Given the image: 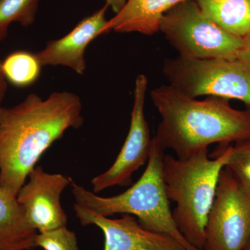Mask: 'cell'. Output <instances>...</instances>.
Segmentation results:
<instances>
[{"mask_svg": "<svg viewBox=\"0 0 250 250\" xmlns=\"http://www.w3.org/2000/svg\"><path fill=\"white\" fill-rule=\"evenodd\" d=\"M83 123L76 94L54 92L43 100L36 93L0 114V187L17 195L31 171L52 144Z\"/></svg>", "mask_w": 250, "mask_h": 250, "instance_id": "1", "label": "cell"}, {"mask_svg": "<svg viewBox=\"0 0 250 250\" xmlns=\"http://www.w3.org/2000/svg\"><path fill=\"white\" fill-rule=\"evenodd\" d=\"M161 116L155 138L164 150L170 149L185 159L210 145L228 146L250 137V109H236L229 100L186 96L169 85L151 91Z\"/></svg>", "mask_w": 250, "mask_h": 250, "instance_id": "2", "label": "cell"}, {"mask_svg": "<svg viewBox=\"0 0 250 250\" xmlns=\"http://www.w3.org/2000/svg\"><path fill=\"white\" fill-rule=\"evenodd\" d=\"M232 146H220L210 159L208 148L185 159L166 154L163 175L169 200L175 202L172 217L188 243L200 250L205 243L207 218L214 200L220 172Z\"/></svg>", "mask_w": 250, "mask_h": 250, "instance_id": "3", "label": "cell"}, {"mask_svg": "<svg viewBox=\"0 0 250 250\" xmlns=\"http://www.w3.org/2000/svg\"><path fill=\"white\" fill-rule=\"evenodd\" d=\"M164 155V149L153 138L142 176L126 191L115 196H99L70 179L75 203L104 217L118 213L134 215L143 228L170 235L187 250H200L188 243L174 223L163 175Z\"/></svg>", "mask_w": 250, "mask_h": 250, "instance_id": "4", "label": "cell"}, {"mask_svg": "<svg viewBox=\"0 0 250 250\" xmlns=\"http://www.w3.org/2000/svg\"><path fill=\"white\" fill-rule=\"evenodd\" d=\"M163 73L168 85L191 98L207 96L237 100L250 109V70L237 60L178 56L167 59Z\"/></svg>", "mask_w": 250, "mask_h": 250, "instance_id": "5", "label": "cell"}, {"mask_svg": "<svg viewBox=\"0 0 250 250\" xmlns=\"http://www.w3.org/2000/svg\"><path fill=\"white\" fill-rule=\"evenodd\" d=\"M159 31L179 56L188 58L236 60L243 43V38L206 17L195 0H186L166 12Z\"/></svg>", "mask_w": 250, "mask_h": 250, "instance_id": "6", "label": "cell"}, {"mask_svg": "<svg viewBox=\"0 0 250 250\" xmlns=\"http://www.w3.org/2000/svg\"><path fill=\"white\" fill-rule=\"evenodd\" d=\"M250 245V197L224 167L205 229L203 250H246Z\"/></svg>", "mask_w": 250, "mask_h": 250, "instance_id": "7", "label": "cell"}, {"mask_svg": "<svg viewBox=\"0 0 250 250\" xmlns=\"http://www.w3.org/2000/svg\"><path fill=\"white\" fill-rule=\"evenodd\" d=\"M147 84L146 75L141 74L136 77L129 133L113 165L92 179L95 193L116 186L129 185L133 174L148 160L152 139L145 116Z\"/></svg>", "mask_w": 250, "mask_h": 250, "instance_id": "8", "label": "cell"}, {"mask_svg": "<svg viewBox=\"0 0 250 250\" xmlns=\"http://www.w3.org/2000/svg\"><path fill=\"white\" fill-rule=\"evenodd\" d=\"M70 179L62 174L48 173L42 166H36L16 198L24 218L38 233H46L67 227V216L61 204V197Z\"/></svg>", "mask_w": 250, "mask_h": 250, "instance_id": "9", "label": "cell"}, {"mask_svg": "<svg viewBox=\"0 0 250 250\" xmlns=\"http://www.w3.org/2000/svg\"><path fill=\"white\" fill-rule=\"evenodd\" d=\"M73 209L83 226L95 225L103 231V250H187L170 235L143 228L134 215L110 218L76 203Z\"/></svg>", "mask_w": 250, "mask_h": 250, "instance_id": "10", "label": "cell"}, {"mask_svg": "<svg viewBox=\"0 0 250 250\" xmlns=\"http://www.w3.org/2000/svg\"><path fill=\"white\" fill-rule=\"evenodd\" d=\"M108 6L83 18L71 31L61 39L49 41L40 52L36 53L42 66L70 67L79 75L85 70V52L87 47L99 36L106 34Z\"/></svg>", "mask_w": 250, "mask_h": 250, "instance_id": "11", "label": "cell"}, {"mask_svg": "<svg viewBox=\"0 0 250 250\" xmlns=\"http://www.w3.org/2000/svg\"><path fill=\"white\" fill-rule=\"evenodd\" d=\"M186 0H127L124 7L108 20L106 32H136L152 36L159 31L166 12Z\"/></svg>", "mask_w": 250, "mask_h": 250, "instance_id": "12", "label": "cell"}, {"mask_svg": "<svg viewBox=\"0 0 250 250\" xmlns=\"http://www.w3.org/2000/svg\"><path fill=\"white\" fill-rule=\"evenodd\" d=\"M37 231L30 228L16 195L0 187V250H33Z\"/></svg>", "mask_w": 250, "mask_h": 250, "instance_id": "13", "label": "cell"}, {"mask_svg": "<svg viewBox=\"0 0 250 250\" xmlns=\"http://www.w3.org/2000/svg\"><path fill=\"white\" fill-rule=\"evenodd\" d=\"M206 17L223 30L243 38L250 31V0H195Z\"/></svg>", "mask_w": 250, "mask_h": 250, "instance_id": "14", "label": "cell"}, {"mask_svg": "<svg viewBox=\"0 0 250 250\" xmlns=\"http://www.w3.org/2000/svg\"><path fill=\"white\" fill-rule=\"evenodd\" d=\"M36 54L15 51L1 61V69L9 83L17 88H26L39 80L42 68Z\"/></svg>", "mask_w": 250, "mask_h": 250, "instance_id": "15", "label": "cell"}, {"mask_svg": "<svg viewBox=\"0 0 250 250\" xmlns=\"http://www.w3.org/2000/svg\"><path fill=\"white\" fill-rule=\"evenodd\" d=\"M41 0H0V42L7 36L9 26L18 22L29 27L35 22Z\"/></svg>", "mask_w": 250, "mask_h": 250, "instance_id": "16", "label": "cell"}, {"mask_svg": "<svg viewBox=\"0 0 250 250\" xmlns=\"http://www.w3.org/2000/svg\"><path fill=\"white\" fill-rule=\"evenodd\" d=\"M241 190L250 197V137L235 143L226 166Z\"/></svg>", "mask_w": 250, "mask_h": 250, "instance_id": "17", "label": "cell"}, {"mask_svg": "<svg viewBox=\"0 0 250 250\" xmlns=\"http://www.w3.org/2000/svg\"><path fill=\"white\" fill-rule=\"evenodd\" d=\"M36 248L43 250H79L76 234L67 227L46 233H38Z\"/></svg>", "mask_w": 250, "mask_h": 250, "instance_id": "18", "label": "cell"}, {"mask_svg": "<svg viewBox=\"0 0 250 250\" xmlns=\"http://www.w3.org/2000/svg\"><path fill=\"white\" fill-rule=\"evenodd\" d=\"M237 60L250 70V31L243 37V46L237 55Z\"/></svg>", "mask_w": 250, "mask_h": 250, "instance_id": "19", "label": "cell"}, {"mask_svg": "<svg viewBox=\"0 0 250 250\" xmlns=\"http://www.w3.org/2000/svg\"><path fill=\"white\" fill-rule=\"evenodd\" d=\"M7 83L1 69V60H0V114L4 108L2 106V102L7 90Z\"/></svg>", "mask_w": 250, "mask_h": 250, "instance_id": "20", "label": "cell"}, {"mask_svg": "<svg viewBox=\"0 0 250 250\" xmlns=\"http://www.w3.org/2000/svg\"><path fill=\"white\" fill-rule=\"evenodd\" d=\"M105 4L107 5L108 7H111L115 14H118L124 7L127 0H104Z\"/></svg>", "mask_w": 250, "mask_h": 250, "instance_id": "21", "label": "cell"}, {"mask_svg": "<svg viewBox=\"0 0 250 250\" xmlns=\"http://www.w3.org/2000/svg\"><path fill=\"white\" fill-rule=\"evenodd\" d=\"M246 250H250V245L246 248Z\"/></svg>", "mask_w": 250, "mask_h": 250, "instance_id": "22", "label": "cell"}]
</instances>
